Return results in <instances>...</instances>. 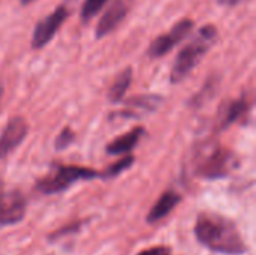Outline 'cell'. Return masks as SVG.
<instances>
[{"instance_id": "2e32d148", "label": "cell", "mask_w": 256, "mask_h": 255, "mask_svg": "<svg viewBox=\"0 0 256 255\" xmlns=\"http://www.w3.org/2000/svg\"><path fill=\"white\" fill-rule=\"evenodd\" d=\"M134 164V156H124L123 159H120L118 162H116L114 165H111V167H108L106 168V171L102 174L104 177H114V176H117V174H120L122 171H124L126 168H129L130 165Z\"/></svg>"}, {"instance_id": "9a60e30c", "label": "cell", "mask_w": 256, "mask_h": 255, "mask_svg": "<svg viewBox=\"0 0 256 255\" xmlns=\"http://www.w3.org/2000/svg\"><path fill=\"white\" fill-rule=\"evenodd\" d=\"M160 96H156V95H144V96H134L132 99L128 101L129 105L132 107H138V108H142L146 111H153L159 107L160 104Z\"/></svg>"}, {"instance_id": "5bb4252c", "label": "cell", "mask_w": 256, "mask_h": 255, "mask_svg": "<svg viewBox=\"0 0 256 255\" xmlns=\"http://www.w3.org/2000/svg\"><path fill=\"white\" fill-rule=\"evenodd\" d=\"M108 3V0H84L82 6H81V21L82 23H88L92 18H94L102 9L104 6Z\"/></svg>"}, {"instance_id": "30bf717a", "label": "cell", "mask_w": 256, "mask_h": 255, "mask_svg": "<svg viewBox=\"0 0 256 255\" xmlns=\"http://www.w3.org/2000/svg\"><path fill=\"white\" fill-rule=\"evenodd\" d=\"M146 134L144 128H134L132 131L117 137L116 140H112L108 146H106V153L110 155H124L129 153L132 149L136 147V144L140 143V140L142 138V135Z\"/></svg>"}, {"instance_id": "ba28073f", "label": "cell", "mask_w": 256, "mask_h": 255, "mask_svg": "<svg viewBox=\"0 0 256 255\" xmlns=\"http://www.w3.org/2000/svg\"><path fill=\"white\" fill-rule=\"evenodd\" d=\"M28 126L22 117H12L0 134V159L14 152L27 137Z\"/></svg>"}, {"instance_id": "ac0fdd59", "label": "cell", "mask_w": 256, "mask_h": 255, "mask_svg": "<svg viewBox=\"0 0 256 255\" xmlns=\"http://www.w3.org/2000/svg\"><path fill=\"white\" fill-rule=\"evenodd\" d=\"M138 255H171V249L166 246H154L150 249H146Z\"/></svg>"}, {"instance_id": "4fadbf2b", "label": "cell", "mask_w": 256, "mask_h": 255, "mask_svg": "<svg viewBox=\"0 0 256 255\" xmlns=\"http://www.w3.org/2000/svg\"><path fill=\"white\" fill-rule=\"evenodd\" d=\"M130 83H132V68H126L112 81V84L108 90V101L112 104L122 102L126 92L129 90Z\"/></svg>"}, {"instance_id": "277c9868", "label": "cell", "mask_w": 256, "mask_h": 255, "mask_svg": "<svg viewBox=\"0 0 256 255\" xmlns=\"http://www.w3.org/2000/svg\"><path fill=\"white\" fill-rule=\"evenodd\" d=\"M96 177H100V173H98L93 168L76 167V165H60L51 174L40 179L36 183V189L45 195H52L66 191L68 188H70L74 183L80 180H92Z\"/></svg>"}, {"instance_id": "8992f818", "label": "cell", "mask_w": 256, "mask_h": 255, "mask_svg": "<svg viewBox=\"0 0 256 255\" xmlns=\"http://www.w3.org/2000/svg\"><path fill=\"white\" fill-rule=\"evenodd\" d=\"M27 210L26 197L16 189H6L0 182V225H15L22 221Z\"/></svg>"}, {"instance_id": "7c38bea8", "label": "cell", "mask_w": 256, "mask_h": 255, "mask_svg": "<svg viewBox=\"0 0 256 255\" xmlns=\"http://www.w3.org/2000/svg\"><path fill=\"white\" fill-rule=\"evenodd\" d=\"M249 108H250V105H249V101H248L246 96H242V98L232 101V102L226 107L225 114H224V117L220 119V123H219V125H220V129H226V128H230L231 125H234L237 120H240L243 116L248 114Z\"/></svg>"}, {"instance_id": "5b68a950", "label": "cell", "mask_w": 256, "mask_h": 255, "mask_svg": "<svg viewBox=\"0 0 256 255\" xmlns=\"http://www.w3.org/2000/svg\"><path fill=\"white\" fill-rule=\"evenodd\" d=\"M69 15H70L69 5L68 3H62L51 14H48L46 17H44L42 20H39L36 23V26H34V30H33L32 48L40 50L45 45H48L50 41L57 35L58 29L68 20Z\"/></svg>"}, {"instance_id": "8fae6325", "label": "cell", "mask_w": 256, "mask_h": 255, "mask_svg": "<svg viewBox=\"0 0 256 255\" xmlns=\"http://www.w3.org/2000/svg\"><path fill=\"white\" fill-rule=\"evenodd\" d=\"M180 201H182V195H178L177 192H172V191L165 192L152 207L150 213L147 215V221L150 224H153V222L164 219L178 206Z\"/></svg>"}, {"instance_id": "7a4b0ae2", "label": "cell", "mask_w": 256, "mask_h": 255, "mask_svg": "<svg viewBox=\"0 0 256 255\" xmlns=\"http://www.w3.org/2000/svg\"><path fill=\"white\" fill-rule=\"evenodd\" d=\"M218 39H219V30L216 26L213 24L202 26L196 32V35L177 54L170 75L171 83L177 84L183 81L204 59V56L212 50V47L218 42Z\"/></svg>"}, {"instance_id": "ffe728a7", "label": "cell", "mask_w": 256, "mask_h": 255, "mask_svg": "<svg viewBox=\"0 0 256 255\" xmlns=\"http://www.w3.org/2000/svg\"><path fill=\"white\" fill-rule=\"evenodd\" d=\"M20 2H21V5H30V3H33L36 0H20Z\"/></svg>"}, {"instance_id": "52a82bcc", "label": "cell", "mask_w": 256, "mask_h": 255, "mask_svg": "<svg viewBox=\"0 0 256 255\" xmlns=\"http://www.w3.org/2000/svg\"><path fill=\"white\" fill-rule=\"evenodd\" d=\"M195 23L190 18H183L178 23H176L171 30L165 35L158 36L152 45L148 47V56L153 59L158 57H164L165 54H168L174 47H177L182 41H184V38L189 36V33L192 32Z\"/></svg>"}, {"instance_id": "e0dca14e", "label": "cell", "mask_w": 256, "mask_h": 255, "mask_svg": "<svg viewBox=\"0 0 256 255\" xmlns=\"http://www.w3.org/2000/svg\"><path fill=\"white\" fill-rule=\"evenodd\" d=\"M74 140H75V134L69 128H64L58 134V137L56 138V149L57 150H63V149L69 147L74 143Z\"/></svg>"}, {"instance_id": "9c48e42d", "label": "cell", "mask_w": 256, "mask_h": 255, "mask_svg": "<svg viewBox=\"0 0 256 255\" xmlns=\"http://www.w3.org/2000/svg\"><path fill=\"white\" fill-rule=\"evenodd\" d=\"M128 14V5L124 0H112V3L108 6V9L104 12L100 20L96 24L94 36L96 39H102L112 33L124 20Z\"/></svg>"}, {"instance_id": "d6986e66", "label": "cell", "mask_w": 256, "mask_h": 255, "mask_svg": "<svg viewBox=\"0 0 256 255\" xmlns=\"http://www.w3.org/2000/svg\"><path fill=\"white\" fill-rule=\"evenodd\" d=\"M243 2H246V0H218L219 5L226 6V8H234V6H237V5H240Z\"/></svg>"}, {"instance_id": "3957f363", "label": "cell", "mask_w": 256, "mask_h": 255, "mask_svg": "<svg viewBox=\"0 0 256 255\" xmlns=\"http://www.w3.org/2000/svg\"><path fill=\"white\" fill-rule=\"evenodd\" d=\"M195 173L208 180H218L230 176L238 167L236 153L218 143H207L200 146L194 158Z\"/></svg>"}, {"instance_id": "44dd1931", "label": "cell", "mask_w": 256, "mask_h": 255, "mask_svg": "<svg viewBox=\"0 0 256 255\" xmlns=\"http://www.w3.org/2000/svg\"><path fill=\"white\" fill-rule=\"evenodd\" d=\"M2 96H3V87H2V84H0V102H2Z\"/></svg>"}, {"instance_id": "6da1fadb", "label": "cell", "mask_w": 256, "mask_h": 255, "mask_svg": "<svg viewBox=\"0 0 256 255\" xmlns=\"http://www.w3.org/2000/svg\"><path fill=\"white\" fill-rule=\"evenodd\" d=\"M195 236L202 246L218 254L243 255L248 251L237 225L218 213H201L195 224Z\"/></svg>"}]
</instances>
